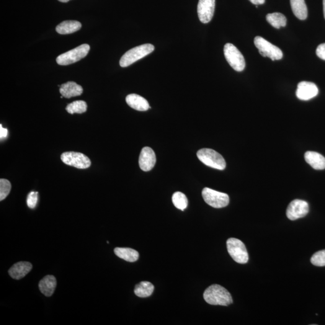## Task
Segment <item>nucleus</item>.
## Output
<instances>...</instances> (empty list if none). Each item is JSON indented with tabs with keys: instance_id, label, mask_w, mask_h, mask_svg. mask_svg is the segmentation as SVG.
I'll return each instance as SVG.
<instances>
[{
	"instance_id": "nucleus-1",
	"label": "nucleus",
	"mask_w": 325,
	"mask_h": 325,
	"mask_svg": "<svg viewBox=\"0 0 325 325\" xmlns=\"http://www.w3.org/2000/svg\"><path fill=\"white\" fill-rule=\"evenodd\" d=\"M203 299L213 305L228 306L233 303L231 294L226 288L218 284H213L206 289Z\"/></svg>"
},
{
	"instance_id": "nucleus-2",
	"label": "nucleus",
	"mask_w": 325,
	"mask_h": 325,
	"mask_svg": "<svg viewBox=\"0 0 325 325\" xmlns=\"http://www.w3.org/2000/svg\"><path fill=\"white\" fill-rule=\"evenodd\" d=\"M154 49V46L150 43H146L131 49L121 58L120 61V66L123 68L129 66L153 53Z\"/></svg>"
},
{
	"instance_id": "nucleus-3",
	"label": "nucleus",
	"mask_w": 325,
	"mask_h": 325,
	"mask_svg": "<svg viewBox=\"0 0 325 325\" xmlns=\"http://www.w3.org/2000/svg\"><path fill=\"white\" fill-rule=\"evenodd\" d=\"M197 157L206 166L218 170H223L226 167V162L223 157L213 149L203 148L198 151Z\"/></svg>"
},
{
	"instance_id": "nucleus-4",
	"label": "nucleus",
	"mask_w": 325,
	"mask_h": 325,
	"mask_svg": "<svg viewBox=\"0 0 325 325\" xmlns=\"http://www.w3.org/2000/svg\"><path fill=\"white\" fill-rule=\"evenodd\" d=\"M227 250L235 262L239 264H246L249 260L246 246L240 240L230 238L226 242Z\"/></svg>"
},
{
	"instance_id": "nucleus-5",
	"label": "nucleus",
	"mask_w": 325,
	"mask_h": 325,
	"mask_svg": "<svg viewBox=\"0 0 325 325\" xmlns=\"http://www.w3.org/2000/svg\"><path fill=\"white\" fill-rule=\"evenodd\" d=\"M90 46L82 44L77 46L68 52L61 54L56 59V61L59 65L66 66L77 62L83 59L89 52Z\"/></svg>"
},
{
	"instance_id": "nucleus-6",
	"label": "nucleus",
	"mask_w": 325,
	"mask_h": 325,
	"mask_svg": "<svg viewBox=\"0 0 325 325\" xmlns=\"http://www.w3.org/2000/svg\"><path fill=\"white\" fill-rule=\"evenodd\" d=\"M223 51L226 60L235 71L242 72L244 70L246 66L244 57L236 46L230 43H226L224 46Z\"/></svg>"
},
{
	"instance_id": "nucleus-7",
	"label": "nucleus",
	"mask_w": 325,
	"mask_h": 325,
	"mask_svg": "<svg viewBox=\"0 0 325 325\" xmlns=\"http://www.w3.org/2000/svg\"><path fill=\"white\" fill-rule=\"evenodd\" d=\"M254 44L259 49L260 54L264 58L267 57L273 61L281 60L283 58L282 51L261 36H257L255 38Z\"/></svg>"
},
{
	"instance_id": "nucleus-8",
	"label": "nucleus",
	"mask_w": 325,
	"mask_h": 325,
	"mask_svg": "<svg viewBox=\"0 0 325 325\" xmlns=\"http://www.w3.org/2000/svg\"><path fill=\"white\" fill-rule=\"evenodd\" d=\"M202 195L203 200L211 207L221 208L225 207L229 204V196L226 193L206 187L203 189Z\"/></svg>"
},
{
	"instance_id": "nucleus-9",
	"label": "nucleus",
	"mask_w": 325,
	"mask_h": 325,
	"mask_svg": "<svg viewBox=\"0 0 325 325\" xmlns=\"http://www.w3.org/2000/svg\"><path fill=\"white\" fill-rule=\"evenodd\" d=\"M61 160L64 164L77 169H87L91 165V161L86 155L76 152H65L61 154Z\"/></svg>"
},
{
	"instance_id": "nucleus-10",
	"label": "nucleus",
	"mask_w": 325,
	"mask_h": 325,
	"mask_svg": "<svg viewBox=\"0 0 325 325\" xmlns=\"http://www.w3.org/2000/svg\"><path fill=\"white\" fill-rule=\"evenodd\" d=\"M309 212V205L306 201L295 200L291 201L287 209V216L291 221L303 218Z\"/></svg>"
},
{
	"instance_id": "nucleus-11",
	"label": "nucleus",
	"mask_w": 325,
	"mask_h": 325,
	"mask_svg": "<svg viewBox=\"0 0 325 325\" xmlns=\"http://www.w3.org/2000/svg\"><path fill=\"white\" fill-rule=\"evenodd\" d=\"M215 9V0H199L198 15L200 21L207 24L211 21Z\"/></svg>"
},
{
	"instance_id": "nucleus-12",
	"label": "nucleus",
	"mask_w": 325,
	"mask_h": 325,
	"mask_svg": "<svg viewBox=\"0 0 325 325\" xmlns=\"http://www.w3.org/2000/svg\"><path fill=\"white\" fill-rule=\"evenodd\" d=\"M318 93V87L313 82L302 81L298 84L296 95L299 100L308 101L316 97Z\"/></svg>"
},
{
	"instance_id": "nucleus-13",
	"label": "nucleus",
	"mask_w": 325,
	"mask_h": 325,
	"mask_svg": "<svg viewBox=\"0 0 325 325\" xmlns=\"http://www.w3.org/2000/svg\"><path fill=\"white\" fill-rule=\"evenodd\" d=\"M156 156L154 151L149 147L142 149L139 156V164L141 169L144 172L150 171L156 164Z\"/></svg>"
},
{
	"instance_id": "nucleus-14",
	"label": "nucleus",
	"mask_w": 325,
	"mask_h": 325,
	"mask_svg": "<svg viewBox=\"0 0 325 325\" xmlns=\"http://www.w3.org/2000/svg\"><path fill=\"white\" fill-rule=\"evenodd\" d=\"M32 264L29 262H18L12 265L9 270V273L12 278L19 280L25 277L32 270Z\"/></svg>"
},
{
	"instance_id": "nucleus-15",
	"label": "nucleus",
	"mask_w": 325,
	"mask_h": 325,
	"mask_svg": "<svg viewBox=\"0 0 325 325\" xmlns=\"http://www.w3.org/2000/svg\"><path fill=\"white\" fill-rule=\"evenodd\" d=\"M126 102L130 107L133 109L144 112L150 108L148 101L144 99L140 95L133 94L127 95L126 97Z\"/></svg>"
},
{
	"instance_id": "nucleus-16",
	"label": "nucleus",
	"mask_w": 325,
	"mask_h": 325,
	"mask_svg": "<svg viewBox=\"0 0 325 325\" xmlns=\"http://www.w3.org/2000/svg\"><path fill=\"white\" fill-rule=\"evenodd\" d=\"M82 92H83V89L81 85L77 84L74 81H68L61 86L60 93L66 99L80 96L82 94Z\"/></svg>"
},
{
	"instance_id": "nucleus-17",
	"label": "nucleus",
	"mask_w": 325,
	"mask_h": 325,
	"mask_svg": "<svg viewBox=\"0 0 325 325\" xmlns=\"http://www.w3.org/2000/svg\"><path fill=\"white\" fill-rule=\"evenodd\" d=\"M307 163L316 170L325 169V158L321 154L314 151H307L305 154Z\"/></svg>"
},
{
	"instance_id": "nucleus-18",
	"label": "nucleus",
	"mask_w": 325,
	"mask_h": 325,
	"mask_svg": "<svg viewBox=\"0 0 325 325\" xmlns=\"http://www.w3.org/2000/svg\"><path fill=\"white\" fill-rule=\"evenodd\" d=\"M57 285L56 278L53 275L46 276L39 284L41 292L45 296L50 297L53 295Z\"/></svg>"
},
{
	"instance_id": "nucleus-19",
	"label": "nucleus",
	"mask_w": 325,
	"mask_h": 325,
	"mask_svg": "<svg viewBox=\"0 0 325 325\" xmlns=\"http://www.w3.org/2000/svg\"><path fill=\"white\" fill-rule=\"evenodd\" d=\"M81 28V24L77 20H64L56 27V32L61 35L71 34Z\"/></svg>"
},
{
	"instance_id": "nucleus-20",
	"label": "nucleus",
	"mask_w": 325,
	"mask_h": 325,
	"mask_svg": "<svg viewBox=\"0 0 325 325\" xmlns=\"http://www.w3.org/2000/svg\"><path fill=\"white\" fill-rule=\"evenodd\" d=\"M291 9L294 15L299 20H305L308 17V9H307L305 0H290Z\"/></svg>"
},
{
	"instance_id": "nucleus-21",
	"label": "nucleus",
	"mask_w": 325,
	"mask_h": 325,
	"mask_svg": "<svg viewBox=\"0 0 325 325\" xmlns=\"http://www.w3.org/2000/svg\"><path fill=\"white\" fill-rule=\"evenodd\" d=\"M114 252L120 259L128 262H135L138 260L139 257L138 251L128 247H117L115 249Z\"/></svg>"
},
{
	"instance_id": "nucleus-22",
	"label": "nucleus",
	"mask_w": 325,
	"mask_h": 325,
	"mask_svg": "<svg viewBox=\"0 0 325 325\" xmlns=\"http://www.w3.org/2000/svg\"><path fill=\"white\" fill-rule=\"evenodd\" d=\"M154 290V285L151 283L142 281L135 286V293L139 298H147L153 294Z\"/></svg>"
},
{
	"instance_id": "nucleus-23",
	"label": "nucleus",
	"mask_w": 325,
	"mask_h": 325,
	"mask_svg": "<svg viewBox=\"0 0 325 325\" xmlns=\"http://www.w3.org/2000/svg\"><path fill=\"white\" fill-rule=\"evenodd\" d=\"M266 20L272 27L279 29L281 27H285L287 24V19L281 13H273L266 15Z\"/></svg>"
},
{
	"instance_id": "nucleus-24",
	"label": "nucleus",
	"mask_w": 325,
	"mask_h": 325,
	"mask_svg": "<svg viewBox=\"0 0 325 325\" xmlns=\"http://www.w3.org/2000/svg\"><path fill=\"white\" fill-rule=\"evenodd\" d=\"M87 105L86 102L84 101H76L67 105L66 110L70 114L78 113L81 114L86 112Z\"/></svg>"
},
{
	"instance_id": "nucleus-25",
	"label": "nucleus",
	"mask_w": 325,
	"mask_h": 325,
	"mask_svg": "<svg viewBox=\"0 0 325 325\" xmlns=\"http://www.w3.org/2000/svg\"><path fill=\"white\" fill-rule=\"evenodd\" d=\"M172 200L175 207L179 210L184 211L187 208L188 200L186 196L184 193L180 192L174 193Z\"/></svg>"
},
{
	"instance_id": "nucleus-26",
	"label": "nucleus",
	"mask_w": 325,
	"mask_h": 325,
	"mask_svg": "<svg viewBox=\"0 0 325 325\" xmlns=\"http://www.w3.org/2000/svg\"><path fill=\"white\" fill-rule=\"evenodd\" d=\"M12 185L9 180H0V201H2L9 195Z\"/></svg>"
},
{
	"instance_id": "nucleus-27",
	"label": "nucleus",
	"mask_w": 325,
	"mask_h": 325,
	"mask_svg": "<svg viewBox=\"0 0 325 325\" xmlns=\"http://www.w3.org/2000/svg\"><path fill=\"white\" fill-rule=\"evenodd\" d=\"M311 262L316 266H325V249L316 252L312 256Z\"/></svg>"
},
{
	"instance_id": "nucleus-28",
	"label": "nucleus",
	"mask_w": 325,
	"mask_h": 325,
	"mask_svg": "<svg viewBox=\"0 0 325 325\" xmlns=\"http://www.w3.org/2000/svg\"><path fill=\"white\" fill-rule=\"evenodd\" d=\"M38 201V192H31L28 195L27 203L28 207L30 208H35L37 205Z\"/></svg>"
},
{
	"instance_id": "nucleus-29",
	"label": "nucleus",
	"mask_w": 325,
	"mask_h": 325,
	"mask_svg": "<svg viewBox=\"0 0 325 325\" xmlns=\"http://www.w3.org/2000/svg\"><path fill=\"white\" fill-rule=\"evenodd\" d=\"M316 54L320 59L325 61V43H322L317 46Z\"/></svg>"
},
{
	"instance_id": "nucleus-30",
	"label": "nucleus",
	"mask_w": 325,
	"mask_h": 325,
	"mask_svg": "<svg viewBox=\"0 0 325 325\" xmlns=\"http://www.w3.org/2000/svg\"><path fill=\"white\" fill-rule=\"evenodd\" d=\"M7 135H8V130L7 128H4L2 127V125H0V138L1 139L3 138H7Z\"/></svg>"
},
{
	"instance_id": "nucleus-31",
	"label": "nucleus",
	"mask_w": 325,
	"mask_h": 325,
	"mask_svg": "<svg viewBox=\"0 0 325 325\" xmlns=\"http://www.w3.org/2000/svg\"><path fill=\"white\" fill-rule=\"evenodd\" d=\"M249 1L255 5L263 4L265 2V0H249Z\"/></svg>"
},
{
	"instance_id": "nucleus-32",
	"label": "nucleus",
	"mask_w": 325,
	"mask_h": 325,
	"mask_svg": "<svg viewBox=\"0 0 325 325\" xmlns=\"http://www.w3.org/2000/svg\"><path fill=\"white\" fill-rule=\"evenodd\" d=\"M323 6H324V14L325 19V0H324V1H323Z\"/></svg>"
},
{
	"instance_id": "nucleus-33",
	"label": "nucleus",
	"mask_w": 325,
	"mask_h": 325,
	"mask_svg": "<svg viewBox=\"0 0 325 325\" xmlns=\"http://www.w3.org/2000/svg\"><path fill=\"white\" fill-rule=\"evenodd\" d=\"M58 1H61V2H68L69 1H70V0H58Z\"/></svg>"
}]
</instances>
